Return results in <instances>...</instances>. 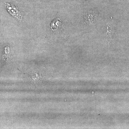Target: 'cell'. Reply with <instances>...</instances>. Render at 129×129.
Instances as JSON below:
<instances>
[{"label":"cell","mask_w":129,"mask_h":129,"mask_svg":"<svg viewBox=\"0 0 129 129\" xmlns=\"http://www.w3.org/2000/svg\"><path fill=\"white\" fill-rule=\"evenodd\" d=\"M57 19L53 21L51 24V28L53 30L56 29L57 27H59L60 24H61V22Z\"/></svg>","instance_id":"6da1fadb"}]
</instances>
